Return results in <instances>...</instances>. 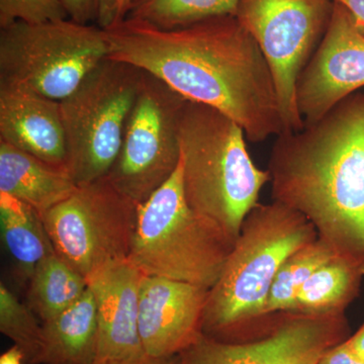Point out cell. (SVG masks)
<instances>
[{
    "instance_id": "obj_31",
    "label": "cell",
    "mask_w": 364,
    "mask_h": 364,
    "mask_svg": "<svg viewBox=\"0 0 364 364\" xmlns=\"http://www.w3.org/2000/svg\"><path fill=\"white\" fill-rule=\"evenodd\" d=\"M0 364H26L25 355L16 345H13L0 355Z\"/></svg>"
},
{
    "instance_id": "obj_12",
    "label": "cell",
    "mask_w": 364,
    "mask_h": 364,
    "mask_svg": "<svg viewBox=\"0 0 364 364\" xmlns=\"http://www.w3.org/2000/svg\"><path fill=\"white\" fill-rule=\"evenodd\" d=\"M363 86L364 36L348 9L335 1L324 37L296 82L304 124L315 123Z\"/></svg>"
},
{
    "instance_id": "obj_11",
    "label": "cell",
    "mask_w": 364,
    "mask_h": 364,
    "mask_svg": "<svg viewBox=\"0 0 364 364\" xmlns=\"http://www.w3.org/2000/svg\"><path fill=\"white\" fill-rule=\"evenodd\" d=\"M274 315L234 338L200 334L178 354L181 363L318 364L328 349L350 336L345 313Z\"/></svg>"
},
{
    "instance_id": "obj_22",
    "label": "cell",
    "mask_w": 364,
    "mask_h": 364,
    "mask_svg": "<svg viewBox=\"0 0 364 364\" xmlns=\"http://www.w3.org/2000/svg\"><path fill=\"white\" fill-rule=\"evenodd\" d=\"M240 0H130L126 18H135L162 30L181 28L196 21L235 14Z\"/></svg>"
},
{
    "instance_id": "obj_28",
    "label": "cell",
    "mask_w": 364,
    "mask_h": 364,
    "mask_svg": "<svg viewBox=\"0 0 364 364\" xmlns=\"http://www.w3.org/2000/svg\"><path fill=\"white\" fill-rule=\"evenodd\" d=\"M343 4L350 13L354 23L361 35L364 36V0H335Z\"/></svg>"
},
{
    "instance_id": "obj_4",
    "label": "cell",
    "mask_w": 364,
    "mask_h": 364,
    "mask_svg": "<svg viewBox=\"0 0 364 364\" xmlns=\"http://www.w3.org/2000/svg\"><path fill=\"white\" fill-rule=\"evenodd\" d=\"M312 223L298 210L275 202L253 208L219 279L208 291L202 334L226 340L260 324L273 282L284 261L317 240Z\"/></svg>"
},
{
    "instance_id": "obj_18",
    "label": "cell",
    "mask_w": 364,
    "mask_h": 364,
    "mask_svg": "<svg viewBox=\"0 0 364 364\" xmlns=\"http://www.w3.org/2000/svg\"><path fill=\"white\" fill-rule=\"evenodd\" d=\"M363 277L364 263L336 254L304 284L289 313H345L347 306L358 298Z\"/></svg>"
},
{
    "instance_id": "obj_19",
    "label": "cell",
    "mask_w": 364,
    "mask_h": 364,
    "mask_svg": "<svg viewBox=\"0 0 364 364\" xmlns=\"http://www.w3.org/2000/svg\"><path fill=\"white\" fill-rule=\"evenodd\" d=\"M2 239L21 277L30 280L36 267L55 252L42 215L28 203L0 193Z\"/></svg>"
},
{
    "instance_id": "obj_32",
    "label": "cell",
    "mask_w": 364,
    "mask_h": 364,
    "mask_svg": "<svg viewBox=\"0 0 364 364\" xmlns=\"http://www.w3.org/2000/svg\"><path fill=\"white\" fill-rule=\"evenodd\" d=\"M129 1L130 0H124V18H126L127 13H128Z\"/></svg>"
},
{
    "instance_id": "obj_29",
    "label": "cell",
    "mask_w": 364,
    "mask_h": 364,
    "mask_svg": "<svg viewBox=\"0 0 364 364\" xmlns=\"http://www.w3.org/2000/svg\"><path fill=\"white\" fill-rule=\"evenodd\" d=\"M346 343L351 351L364 361V322L358 331L346 339Z\"/></svg>"
},
{
    "instance_id": "obj_16",
    "label": "cell",
    "mask_w": 364,
    "mask_h": 364,
    "mask_svg": "<svg viewBox=\"0 0 364 364\" xmlns=\"http://www.w3.org/2000/svg\"><path fill=\"white\" fill-rule=\"evenodd\" d=\"M76 188L68 170L0 141V193L28 203L43 215Z\"/></svg>"
},
{
    "instance_id": "obj_6",
    "label": "cell",
    "mask_w": 364,
    "mask_h": 364,
    "mask_svg": "<svg viewBox=\"0 0 364 364\" xmlns=\"http://www.w3.org/2000/svg\"><path fill=\"white\" fill-rule=\"evenodd\" d=\"M144 71L105 58L60 102L67 169L76 186L105 177L116 161Z\"/></svg>"
},
{
    "instance_id": "obj_1",
    "label": "cell",
    "mask_w": 364,
    "mask_h": 364,
    "mask_svg": "<svg viewBox=\"0 0 364 364\" xmlns=\"http://www.w3.org/2000/svg\"><path fill=\"white\" fill-rule=\"evenodd\" d=\"M105 31L107 58L152 74L189 102L219 109L250 142L284 133L267 60L235 14L171 30L124 18Z\"/></svg>"
},
{
    "instance_id": "obj_3",
    "label": "cell",
    "mask_w": 364,
    "mask_h": 364,
    "mask_svg": "<svg viewBox=\"0 0 364 364\" xmlns=\"http://www.w3.org/2000/svg\"><path fill=\"white\" fill-rule=\"evenodd\" d=\"M178 138L186 202L236 242L270 182L269 170L253 162L243 129L208 105L186 102Z\"/></svg>"
},
{
    "instance_id": "obj_15",
    "label": "cell",
    "mask_w": 364,
    "mask_h": 364,
    "mask_svg": "<svg viewBox=\"0 0 364 364\" xmlns=\"http://www.w3.org/2000/svg\"><path fill=\"white\" fill-rule=\"evenodd\" d=\"M0 141L67 169L60 102L23 86L0 82Z\"/></svg>"
},
{
    "instance_id": "obj_2",
    "label": "cell",
    "mask_w": 364,
    "mask_h": 364,
    "mask_svg": "<svg viewBox=\"0 0 364 364\" xmlns=\"http://www.w3.org/2000/svg\"><path fill=\"white\" fill-rule=\"evenodd\" d=\"M272 198L305 215L335 252L364 263V93L277 136Z\"/></svg>"
},
{
    "instance_id": "obj_20",
    "label": "cell",
    "mask_w": 364,
    "mask_h": 364,
    "mask_svg": "<svg viewBox=\"0 0 364 364\" xmlns=\"http://www.w3.org/2000/svg\"><path fill=\"white\" fill-rule=\"evenodd\" d=\"M87 289L86 277L53 252L36 267L28 280V306L46 322L70 308Z\"/></svg>"
},
{
    "instance_id": "obj_17",
    "label": "cell",
    "mask_w": 364,
    "mask_h": 364,
    "mask_svg": "<svg viewBox=\"0 0 364 364\" xmlns=\"http://www.w3.org/2000/svg\"><path fill=\"white\" fill-rule=\"evenodd\" d=\"M42 326V364L95 363L97 312L90 287L74 305Z\"/></svg>"
},
{
    "instance_id": "obj_7",
    "label": "cell",
    "mask_w": 364,
    "mask_h": 364,
    "mask_svg": "<svg viewBox=\"0 0 364 364\" xmlns=\"http://www.w3.org/2000/svg\"><path fill=\"white\" fill-rule=\"evenodd\" d=\"M107 55V33L97 25L14 21L0 28V82L61 102Z\"/></svg>"
},
{
    "instance_id": "obj_24",
    "label": "cell",
    "mask_w": 364,
    "mask_h": 364,
    "mask_svg": "<svg viewBox=\"0 0 364 364\" xmlns=\"http://www.w3.org/2000/svg\"><path fill=\"white\" fill-rule=\"evenodd\" d=\"M66 18L64 0H0V28L14 21L43 23Z\"/></svg>"
},
{
    "instance_id": "obj_5",
    "label": "cell",
    "mask_w": 364,
    "mask_h": 364,
    "mask_svg": "<svg viewBox=\"0 0 364 364\" xmlns=\"http://www.w3.org/2000/svg\"><path fill=\"white\" fill-rule=\"evenodd\" d=\"M234 244L189 207L179 162L168 181L138 205L129 259L144 275L210 289Z\"/></svg>"
},
{
    "instance_id": "obj_26",
    "label": "cell",
    "mask_w": 364,
    "mask_h": 364,
    "mask_svg": "<svg viewBox=\"0 0 364 364\" xmlns=\"http://www.w3.org/2000/svg\"><path fill=\"white\" fill-rule=\"evenodd\" d=\"M124 18V0H97V25L102 30Z\"/></svg>"
},
{
    "instance_id": "obj_9",
    "label": "cell",
    "mask_w": 364,
    "mask_h": 364,
    "mask_svg": "<svg viewBox=\"0 0 364 364\" xmlns=\"http://www.w3.org/2000/svg\"><path fill=\"white\" fill-rule=\"evenodd\" d=\"M188 100L144 71L107 178L136 205L145 203L181 162L179 122Z\"/></svg>"
},
{
    "instance_id": "obj_27",
    "label": "cell",
    "mask_w": 364,
    "mask_h": 364,
    "mask_svg": "<svg viewBox=\"0 0 364 364\" xmlns=\"http://www.w3.org/2000/svg\"><path fill=\"white\" fill-rule=\"evenodd\" d=\"M318 364H364L346 343V340L325 352Z\"/></svg>"
},
{
    "instance_id": "obj_30",
    "label": "cell",
    "mask_w": 364,
    "mask_h": 364,
    "mask_svg": "<svg viewBox=\"0 0 364 364\" xmlns=\"http://www.w3.org/2000/svg\"><path fill=\"white\" fill-rule=\"evenodd\" d=\"M107 364H181L179 355L168 356V358H152V356H144L136 360L121 361V363H112Z\"/></svg>"
},
{
    "instance_id": "obj_21",
    "label": "cell",
    "mask_w": 364,
    "mask_h": 364,
    "mask_svg": "<svg viewBox=\"0 0 364 364\" xmlns=\"http://www.w3.org/2000/svg\"><path fill=\"white\" fill-rule=\"evenodd\" d=\"M334 249L318 238L291 254L279 268L264 306V316L289 313L304 284L313 273L332 259Z\"/></svg>"
},
{
    "instance_id": "obj_13",
    "label": "cell",
    "mask_w": 364,
    "mask_h": 364,
    "mask_svg": "<svg viewBox=\"0 0 364 364\" xmlns=\"http://www.w3.org/2000/svg\"><path fill=\"white\" fill-rule=\"evenodd\" d=\"M210 289L144 275L139 294V331L148 356L178 355L202 334Z\"/></svg>"
},
{
    "instance_id": "obj_25",
    "label": "cell",
    "mask_w": 364,
    "mask_h": 364,
    "mask_svg": "<svg viewBox=\"0 0 364 364\" xmlns=\"http://www.w3.org/2000/svg\"><path fill=\"white\" fill-rule=\"evenodd\" d=\"M64 6L70 20L83 25L97 23V0H64Z\"/></svg>"
},
{
    "instance_id": "obj_23",
    "label": "cell",
    "mask_w": 364,
    "mask_h": 364,
    "mask_svg": "<svg viewBox=\"0 0 364 364\" xmlns=\"http://www.w3.org/2000/svg\"><path fill=\"white\" fill-rule=\"evenodd\" d=\"M37 317L4 284H0V332L21 349L26 364H42L43 326Z\"/></svg>"
},
{
    "instance_id": "obj_8",
    "label": "cell",
    "mask_w": 364,
    "mask_h": 364,
    "mask_svg": "<svg viewBox=\"0 0 364 364\" xmlns=\"http://www.w3.org/2000/svg\"><path fill=\"white\" fill-rule=\"evenodd\" d=\"M136 208L105 176L77 186L42 217L55 252L87 279L129 258Z\"/></svg>"
},
{
    "instance_id": "obj_10",
    "label": "cell",
    "mask_w": 364,
    "mask_h": 364,
    "mask_svg": "<svg viewBox=\"0 0 364 364\" xmlns=\"http://www.w3.org/2000/svg\"><path fill=\"white\" fill-rule=\"evenodd\" d=\"M334 2L240 0L235 11L267 60L277 86L284 132L304 128L296 102V82L324 37Z\"/></svg>"
},
{
    "instance_id": "obj_14",
    "label": "cell",
    "mask_w": 364,
    "mask_h": 364,
    "mask_svg": "<svg viewBox=\"0 0 364 364\" xmlns=\"http://www.w3.org/2000/svg\"><path fill=\"white\" fill-rule=\"evenodd\" d=\"M143 277L129 258L112 262L88 277L97 312L95 364L136 360L147 355L139 331V294Z\"/></svg>"
}]
</instances>
